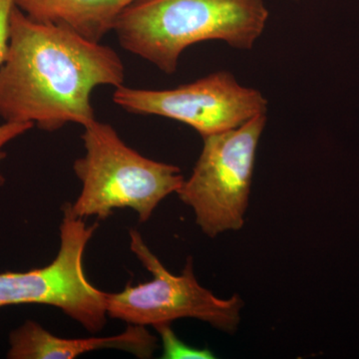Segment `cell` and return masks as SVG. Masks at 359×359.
<instances>
[{"mask_svg": "<svg viewBox=\"0 0 359 359\" xmlns=\"http://www.w3.org/2000/svg\"><path fill=\"white\" fill-rule=\"evenodd\" d=\"M266 114L238 128L204 137V147L190 178L179 189L180 200L192 208L205 236L241 230L249 207L257 145Z\"/></svg>", "mask_w": 359, "mask_h": 359, "instance_id": "4", "label": "cell"}, {"mask_svg": "<svg viewBox=\"0 0 359 359\" xmlns=\"http://www.w3.org/2000/svg\"><path fill=\"white\" fill-rule=\"evenodd\" d=\"M34 125L30 123L4 122L0 125V165L6 159V153L4 150L7 144L32 129ZM6 184V177L0 170V188Z\"/></svg>", "mask_w": 359, "mask_h": 359, "instance_id": "11", "label": "cell"}, {"mask_svg": "<svg viewBox=\"0 0 359 359\" xmlns=\"http://www.w3.org/2000/svg\"><path fill=\"white\" fill-rule=\"evenodd\" d=\"M155 330L159 332L163 344V358L168 359H211L214 354L209 349H199L187 346L174 334L170 323L156 325Z\"/></svg>", "mask_w": 359, "mask_h": 359, "instance_id": "10", "label": "cell"}, {"mask_svg": "<svg viewBox=\"0 0 359 359\" xmlns=\"http://www.w3.org/2000/svg\"><path fill=\"white\" fill-rule=\"evenodd\" d=\"M125 68L114 49L28 18L14 7L11 40L0 68V117L53 132L95 120L92 92L121 86Z\"/></svg>", "mask_w": 359, "mask_h": 359, "instance_id": "1", "label": "cell"}, {"mask_svg": "<svg viewBox=\"0 0 359 359\" xmlns=\"http://www.w3.org/2000/svg\"><path fill=\"white\" fill-rule=\"evenodd\" d=\"M268 20L264 0H136L114 32L125 50L173 74L191 45L222 40L242 50L252 48Z\"/></svg>", "mask_w": 359, "mask_h": 359, "instance_id": "2", "label": "cell"}, {"mask_svg": "<svg viewBox=\"0 0 359 359\" xmlns=\"http://www.w3.org/2000/svg\"><path fill=\"white\" fill-rule=\"evenodd\" d=\"M130 249L153 275L138 285H127L120 292H106L108 316L128 325L171 323L179 318H196L224 332L233 334L241 323L244 302L238 294L223 299L205 289L194 275L193 259L181 275L170 273L151 252L138 231L130 230Z\"/></svg>", "mask_w": 359, "mask_h": 359, "instance_id": "5", "label": "cell"}, {"mask_svg": "<svg viewBox=\"0 0 359 359\" xmlns=\"http://www.w3.org/2000/svg\"><path fill=\"white\" fill-rule=\"evenodd\" d=\"M83 128L85 154L73 165L82 184L76 201L69 203L73 216L104 221L116 209L129 208L144 223L183 185L185 179L178 167L144 157L107 123L95 119Z\"/></svg>", "mask_w": 359, "mask_h": 359, "instance_id": "3", "label": "cell"}, {"mask_svg": "<svg viewBox=\"0 0 359 359\" xmlns=\"http://www.w3.org/2000/svg\"><path fill=\"white\" fill-rule=\"evenodd\" d=\"M158 347L157 339L146 327L129 325L122 334L91 339H62L36 321L27 320L9 334L7 358L73 359L100 349H117L149 358Z\"/></svg>", "mask_w": 359, "mask_h": 359, "instance_id": "8", "label": "cell"}, {"mask_svg": "<svg viewBox=\"0 0 359 359\" xmlns=\"http://www.w3.org/2000/svg\"><path fill=\"white\" fill-rule=\"evenodd\" d=\"M136 0H14L28 18L67 28L100 42L114 30L123 11Z\"/></svg>", "mask_w": 359, "mask_h": 359, "instance_id": "9", "label": "cell"}, {"mask_svg": "<svg viewBox=\"0 0 359 359\" xmlns=\"http://www.w3.org/2000/svg\"><path fill=\"white\" fill-rule=\"evenodd\" d=\"M60 248L48 266L32 271L0 273V309L18 304H46L61 309L88 332H99L107 323L106 292L96 289L83 271V256L98 224L88 226L62 207Z\"/></svg>", "mask_w": 359, "mask_h": 359, "instance_id": "6", "label": "cell"}, {"mask_svg": "<svg viewBox=\"0 0 359 359\" xmlns=\"http://www.w3.org/2000/svg\"><path fill=\"white\" fill-rule=\"evenodd\" d=\"M113 101L138 115H156L184 123L204 137L238 128L266 114L268 101L261 92L243 86L226 71L174 89H135L121 86Z\"/></svg>", "mask_w": 359, "mask_h": 359, "instance_id": "7", "label": "cell"}, {"mask_svg": "<svg viewBox=\"0 0 359 359\" xmlns=\"http://www.w3.org/2000/svg\"><path fill=\"white\" fill-rule=\"evenodd\" d=\"M14 7V0H0V68L6 61L8 52L11 18Z\"/></svg>", "mask_w": 359, "mask_h": 359, "instance_id": "12", "label": "cell"}]
</instances>
